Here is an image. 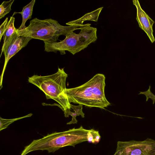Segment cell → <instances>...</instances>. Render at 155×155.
Returning a JSON list of instances; mask_svg holds the SVG:
<instances>
[{
	"mask_svg": "<svg viewBox=\"0 0 155 155\" xmlns=\"http://www.w3.org/2000/svg\"><path fill=\"white\" fill-rule=\"evenodd\" d=\"M133 4L137 9L136 20L139 27L147 34L152 43L155 41L153 36V26L155 22L142 8L139 1H133Z\"/></svg>",
	"mask_w": 155,
	"mask_h": 155,
	"instance_id": "ba28073f",
	"label": "cell"
},
{
	"mask_svg": "<svg viewBox=\"0 0 155 155\" xmlns=\"http://www.w3.org/2000/svg\"><path fill=\"white\" fill-rule=\"evenodd\" d=\"M17 30L11 38L6 48L3 52L5 56V62L0 78V89L2 87L3 76L8 61L22 48L25 47L30 41L32 39L30 37L19 36L17 34Z\"/></svg>",
	"mask_w": 155,
	"mask_h": 155,
	"instance_id": "52a82bcc",
	"label": "cell"
},
{
	"mask_svg": "<svg viewBox=\"0 0 155 155\" xmlns=\"http://www.w3.org/2000/svg\"><path fill=\"white\" fill-rule=\"evenodd\" d=\"M150 86H149V89L146 92H140V94H145L147 97L146 101H147V99L149 98L153 100V104L155 101V96L150 91Z\"/></svg>",
	"mask_w": 155,
	"mask_h": 155,
	"instance_id": "2e32d148",
	"label": "cell"
},
{
	"mask_svg": "<svg viewBox=\"0 0 155 155\" xmlns=\"http://www.w3.org/2000/svg\"><path fill=\"white\" fill-rule=\"evenodd\" d=\"M103 8V7L99 8L90 12L85 14L79 18L69 21L66 23V24L69 26L81 25H83V22L86 20L97 22L99 15Z\"/></svg>",
	"mask_w": 155,
	"mask_h": 155,
	"instance_id": "9c48e42d",
	"label": "cell"
},
{
	"mask_svg": "<svg viewBox=\"0 0 155 155\" xmlns=\"http://www.w3.org/2000/svg\"><path fill=\"white\" fill-rule=\"evenodd\" d=\"M8 18H6L0 26V41L4 33L6 25L8 22Z\"/></svg>",
	"mask_w": 155,
	"mask_h": 155,
	"instance_id": "9a60e30c",
	"label": "cell"
},
{
	"mask_svg": "<svg viewBox=\"0 0 155 155\" xmlns=\"http://www.w3.org/2000/svg\"><path fill=\"white\" fill-rule=\"evenodd\" d=\"M105 80L104 74H97L81 86L67 88L66 94L69 102L90 107L105 109L110 104L105 94Z\"/></svg>",
	"mask_w": 155,
	"mask_h": 155,
	"instance_id": "6da1fadb",
	"label": "cell"
},
{
	"mask_svg": "<svg viewBox=\"0 0 155 155\" xmlns=\"http://www.w3.org/2000/svg\"><path fill=\"white\" fill-rule=\"evenodd\" d=\"M93 129H91L89 130V131L88 132L87 135V141L90 143H95L94 135L93 134Z\"/></svg>",
	"mask_w": 155,
	"mask_h": 155,
	"instance_id": "e0dca14e",
	"label": "cell"
},
{
	"mask_svg": "<svg viewBox=\"0 0 155 155\" xmlns=\"http://www.w3.org/2000/svg\"><path fill=\"white\" fill-rule=\"evenodd\" d=\"M89 131L81 126L78 128H74L63 132L48 134L41 139L34 140L25 147L21 155H26L37 150H47L49 153H54L64 147H74L77 144L87 141Z\"/></svg>",
	"mask_w": 155,
	"mask_h": 155,
	"instance_id": "7a4b0ae2",
	"label": "cell"
},
{
	"mask_svg": "<svg viewBox=\"0 0 155 155\" xmlns=\"http://www.w3.org/2000/svg\"><path fill=\"white\" fill-rule=\"evenodd\" d=\"M68 76L64 68H58L54 74L44 76L34 75L28 77V81L42 91L47 99H53L59 103L64 111L71 108L66 94V81Z\"/></svg>",
	"mask_w": 155,
	"mask_h": 155,
	"instance_id": "277c9868",
	"label": "cell"
},
{
	"mask_svg": "<svg viewBox=\"0 0 155 155\" xmlns=\"http://www.w3.org/2000/svg\"><path fill=\"white\" fill-rule=\"evenodd\" d=\"M35 2V0H32L29 4L23 7L21 12L18 13L21 14L22 20L20 27L17 29L18 30H23L26 28L25 23L27 20L31 18L33 8Z\"/></svg>",
	"mask_w": 155,
	"mask_h": 155,
	"instance_id": "8fae6325",
	"label": "cell"
},
{
	"mask_svg": "<svg viewBox=\"0 0 155 155\" xmlns=\"http://www.w3.org/2000/svg\"><path fill=\"white\" fill-rule=\"evenodd\" d=\"M93 133L94 135V140L95 143H98L101 140V136L98 131L93 130Z\"/></svg>",
	"mask_w": 155,
	"mask_h": 155,
	"instance_id": "ac0fdd59",
	"label": "cell"
},
{
	"mask_svg": "<svg viewBox=\"0 0 155 155\" xmlns=\"http://www.w3.org/2000/svg\"><path fill=\"white\" fill-rule=\"evenodd\" d=\"M70 105L71 108L73 110L74 112L71 111L69 109L64 111V116L66 117H68L69 115L72 116V117L71 120L67 123V124H77L78 121L76 117L77 116L81 115L82 118L84 117V114L82 111V105L79 104L78 105L75 106L71 104Z\"/></svg>",
	"mask_w": 155,
	"mask_h": 155,
	"instance_id": "7c38bea8",
	"label": "cell"
},
{
	"mask_svg": "<svg viewBox=\"0 0 155 155\" xmlns=\"http://www.w3.org/2000/svg\"><path fill=\"white\" fill-rule=\"evenodd\" d=\"M14 0L4 1L0 5V19L4 17L11 10V7Z\"/></svg>",
	"mask_w": 155,
	"mask_h": 155,
	"instance_id": "4fadbf2b",
	"label": "cell"
},
{
	"mask_svg": "<svg viewBox=\"0 0 155 155\" xmlns=\"http://www.w3.org/2000/svg\"><path fill=\"white\" fill-rule=\"evenodd\" d=\"M15 18L13 16L10 17L8 22L3 35V44L1 49L0 57L2 53L5 50L11 38L17 30L14 26Z\"/></svg>",
	"mask_w": 155,
	"mask_h": 155,
	"instance_id": "30bf717a",
	"label": "cell"
},
{
	"mask_svg": "<svg viewBox=\"0 0 155 155\" xmlns=\"http://www.w3.org/2000/svg\"><path fill=\"white\" fill-rule=\"evenodd\" d=\"M113 155H155V140L147 138L143 141H118Z\"/></svg>",
	"mask_w": 155,
	"mask_h": 155,
	"instance_id": "8992f818",
	"label": "cell"
},
{
	"mask_svg": "<svg viewBox=\"0 0 155 155\" xmlns=\"http://www.w3.org/2000/svg\"><path fill=\"white\" fill-rule=\"evenodd\" d=\"M87 23L81 25L64 26L51 18L40 19L36 18L30 21L29 25L17 32L19 36L30 37L32 39L42 40L44 42L56 41L59 36L78 29L90 26Z\"/></svg>",
	"mask_w": 155,
	"mask_h": 155,
	"instance_id": "3957f363",
	"label": "cell"
},
{
	"mask_svg": "<svg viewBox=\"0 0 155 155\" xmlns=\"http://www.w3.org/2000/svg\"><path fill=\"white\" fill-rule=\"evenodd\" d=\"M32 115L30 113L26 116L12 119H4L0 117V131L7 128L8 126L14 121L24 118L31 117Z\"/></svg>",
	"mask_w": 155,
	"mask_h": 155,
	"instance_id": "5bb4252c",
	"label": "cell"
},
{
	"mask_svg": "<svg viewBox=\"0 0 155 155\" xmlns=\"http://www.w3.org/2000/svg\"><path fill=\"white\" fill-rule=\"evenodd\" d=\"M97 31L96 28L89 26L81 29L78 34L73 31L66 34L65 38L60 42H44L45 51L55 53L59 51L64 54L67 51L74 55L97 40Z\"/></svg>",
	"mask_w": 155,
	"mask_h": 155,
	"instance_id": "5b68a950",
	"label": "cell"
}]
</instances>
